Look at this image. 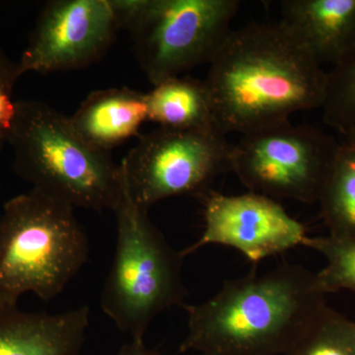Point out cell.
Returning <instances> with one entry per match:
<instances>
[{
    "instance_id": "obj_8",
    "label": "cell",
    "mask_w": 355,
    "mask_h": 355,
    "mask_svg": "<svg viewBox=\"0 0 355 355\" xmlns=\"http://www.w3.org/2000/svg\"><path fill=\"white\" fill-rule=\"evenodd\" d=\"M231 148L217 130L158 128L141 135L120 166L133 202L149 211L166 198H202L230 171Z\"/></svg>"
},
{
    "instance_id": "obj_6",
    "label": "cell",
    "mask_w": 355,
    "mask_h": 355,
    "mask_svg": "<svg viewBox=\"0 0 355 355\" xmlns=\"http://www.w3.org/2000/svg\"><path fill=\"white\" fill-rule=\"evenodd\" d=\"M154 85L210 64L231 32L236 0H110Z\"/></svg>"
},
{
    "instance_id": "obj_2",
    "label": "cell",
    "mask_w": 355,
    "mask_h": 355,
    "mask_svg": "<svg viewBox=\"0 0 355 355\" xmlns=\"http://www.w3.org/2000/svg\"><path fill=\"white\" fill-rule=\"evenodd\" d=\"M326 296L316 272L292 263L227 280L209 300L183 306L187 334L179 352L286 355L328 306Z\"/></svg>"
},
{
    "instance_id": "obj_15",
    "label": "cell",
    "mask_w": 355,
    "mask_h": 355,
    "mask_svg": "<svg viewBox=\"0 0 355 355\" xmlns=\"http://www.w3.org/2000/svg\"><path fill=\"white\" fill-rule=\"evenodd\" d=\"M318 203L329 235L355 239V141L340 144Z\"/></svg>"
},
{
    "instance_id": "obj_1",
    "label": "cell",
    "mask_w": 355,
    "mask_h": 355,
    "mask_svg": "<svg viewBox=\"0 0 355 355\" xmlns=\"http://www.w3.org/2000/svg\"><path fill=\"white\" fill-rule=\"evenodd\" d=\"M216 130L245 133L322 108L327 71L279 22L231 30L210 62L205 80Z\"/></svg>"
},
{
    "instance_id": "obj_19",
    "label": "cell",
    "mask_w": 355,
    "mask_h": 355,
    "mask_svg": "<svg viewBox=\"0 0 355 355\" xmlns=\"http://www.w3.org/2000/svg\"><path fill=\"white\" fill-rule=\"evenodd\" d=\"M21 76L18 62H13L0 48V151L7 144L12 127L17 102L13 99V90Z\"/></svg>"
},
{
    "instance_id": "obj_3",
    "label": "cell",
    "mask_w": 355,
    "mask_h": 355,
    "mask_svg": "<svg viewBox=\"0 0 355 355\" xmlns=\"http://www.w3.org/2000/svg\"><path fill=\"white\" fill-rule=\"evenodd\" d=\"M7 144L13 171L51 198L74 209L114 212L123 193V175L111 153L89 146L69 116L38 100H17Z\"/></svg>"
},
{
    "instance_id": "obj_4",
    "label": "cell",
    "mask_w": 355,
    "mask_h": 355,
    "mask_svg": "<svg viewBox=\"0 0 355 355\" xmlns=\"http://www.w3.org/2000/svg\"><path fill=\"white\" fill-rule=\"evenodd\" d=\"M73 207L32 190L3 205L0 216V299L34 293L58 297L85 265L87 235Z\"/></svg>"
},
{
    "instance_id": "obj_20",
    "label": "cell",
    "mask_w": 355,
    "mask_h": 355,
    "mask_svg": "<svg viewBox=\"0 0 355 355\" xmlns=\"http://www.w3.org/2000/svg\"><path fill=\"white\" fill-rule=\"evenodd\" d=\"M116 355H159L157 352L149 349L144 340H130L125 343Z\"/></svg>"
},
{
    "instance_id": "obj_12",
    "label": "cell",
    "mask_w": 355,
    "mask_h": 355,
    "mask_svg": "<svg viewBox=\"0 0 355 355\" xmlns=\"http://www.w3.org/2000/svg\"><path fill=\"white\" fill-rule=\"evenodd\" d=\"M282 24L320 65L338 64L355 44V0H284Z\"/></svg>"
},
{
    "instance_id": "obj_14",
    "label": "cell",
    "mask_w": 355,
    "mask_h": 355,
    "mask_svg": "<svg viewBox=\"0 0 355 355\" xmlns=\"http://www.w3.org/2000/svg\"><path fill=\"white\" fill-rule=\"evenodd\" d=\"M146 101L148 121L158 123L159 128L217 130L205 81L173 77L154 85L146 93Z\"/></svg>"
},
{
    "instance_id": "obj_13",
    "label": "cell",
    "mask_w": 355,
    "mask_h": 355,
    "mask_svg": "<svg viewBox=\"0 0 355 355\" xmlns=\"http://www.w3.org/2000/svg\"><path fill=\"white\" fill-rule=\"evenodd\" d=\"M69 120L89 146L111 153L114 147L139 135L148 121L146 94L128 87L94 91Z\"/></svg>"
},
{
    "instance_id": "obj_21",
    "label": "cell",
    "mask_w": 355,
    "mask_h": 355,
    "mask_svg": "<svg viewBox=\"0 0 355 355\" xmlns=\"http://www.w3.org/2000/svg\"><path fill=\"white\" fill-rule=\"evenodd\" d=\"M198 355H207V354H198Z\"/></svg>"
},
{
    "instance_id": "obj_5",
    "label": "cell",
    "mask_w": 355,
    "mask_h": 355,
    "mask_svg": "<svg viewBox=\"0 0 355 355\" xmlns=\"http://www.w3.org/2000/svg\"><path fill=\"white\" fill-rule=\"evenodd\" d=\"M148 212L133 202L123 175V193L114 210L116 249L100 304L130 340H144L153 320L170 308L184 306L187 295L184 254L169 244Z\"/></svg>"
},
{
    "instance_id": "obj_17",
    "label": "cell",
    "mask_w": 355,
    "mask_h": 355,
    "mask_svg": "<svg viewBox=\"0 0 355 355\" xmlns=\"http://www.w3.org/2000/svg\"><path fill=\"white\" fill-rule=\"evenodd\" d=\"M286 355H355V321L328 305Z\"/></svg>"
},
{
    "instance_id": "obj_16",
    "label": "cell",
    "mask_w": 355,
    "mask_h": 355,
    "mask_svg": "<svg viewBox=\"0 0 355 355\" xmlns=\"http://www.w3.org/2000/svg\"><path fill=\"white\" fill-rule=\"evenodd\" d=\"M323 120L345 137L355 141V44L349 53L327 71Z\"/></svg>"
},
{
    "instance_id": "obj_18",
    "label": "cell",
    "mask_w": 355,
    "mask_h": 355,
    "mask_svg": "<svg viewBox=\"0 0 355 355\" xmlns=\"http://www.w3.org/2000/svg\"><path fill=\"white\" fill-rule=\"evenodd\" d=\"M302 246L314 250L326 259V266L316 272L318 284L324 294L355 292V239L307 236Z\"/></svg>"
},
{
    "instance_id": "obj_9",
    "label": "cell",
    "mask_w": 355,
    "mask_h": 355,
    "mask_svg": "<svg viewBox=\"0 0 355 355\" xmlns=\"http://www.w3.org/2000/svg\"><path fill=\"white\" fill-rule=\"evenodd\" d=\"M119 30L110 0L48 2L18 62L21 76L87 67L109 50Z\"/></svg>"
},
{
    "instance_id": "obj_11",
    "label": "cell",
    "mask_w": 355,
    "mask_h": 355,
    "mask_svg": "<svg viewBox=\"0 0 355 355\" xmlns=\"http://www.w3.org/2000/svg\"><path fill=\"white\" fill-rule=\"evenodd\" d=\"M90 310L84 305L58 314L25 312L0 299V355H80Z\"/></svg>"
},
{
    "instance_id": "obj_10",
    "label": "cell",
    "mask_w": 355,
    "mask_h": 355,
    "mask_svg": "<svg viewBox=\"0 0 355 355\" xmlns=\"http://www.w3.org/2000/svg\"><path fill=\"white\" fill-rule=\"evenodd\" d=\"M200 198L205 228L197 241L182 250L184 258L209 245H220L257 263L302 246L308 236L305 226L277 200L261 193L227 196L210 190Z\"/></svg>"
},
{
    "instance_id": "obj_7",
    "label": "cell",
    "mask_w": 355,
    "mask_h": 355,
    "mask_svg": "<svg viewBox=\"0 0 355 355\" xmlns=\"http://www.w3.org/2000/svg\"><path fill=\"white\" fill-rule=\"evenodd\" d=\"M340 144L319 128L287 121L242 135L231 148L230 171L249 191L313 205Z\"/></svg>"
}]
</instances>
